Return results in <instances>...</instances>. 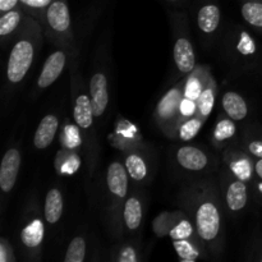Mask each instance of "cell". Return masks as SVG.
Returning <instances> with one entry per match:
<instances>
[{"instance_id":"cell-6","label":"cell","mask_w":262,"mask_h":262,"mask_svg":"<svg viewBox=\"0 0 262 262\" xmlns=\"http://www.w3.org/2000/svg\"><path fill=\"white\" fill-rule=\"evenodd\" d=\"M176 163L183 170L196 174H206L217 168L216 159L209 151L193 145H184L177 148Z\"/></svg>"},{"instance_id":"cell-1","label":"cell","mask_w":262,"mask_h":262,"mask_svg":"<svg viewBox=\"0 0 262 262\" xmlns=\"http://www.w3.org/2000/svg\"><path fill=\"white\" fill-rule=\"evenodd\" d=\"M179 205L191 217L197 237L207 255L219 258L224 251L225 233L220 186L210 176L184 184L179 194Z\"/></svg>"},{"instance_id":"cell-20","label":"cell","mask_w":262,"mask_h":262,"mask_svg":"<svg viewBox=\"0 0 262 262\" xmlns=\"http://www.w3.org/2000/svg\"><path fill=\"white\" fill-rule=\"evenodd\" d=\"M237 135V127H235V122L230 119L227 114L225 117L220 115L217 119L216 124H215L214 130H212V143L219 150H224L228 147V143L232 142L233 138Z\"/></svg>"},{"instance_id":"cell-2","label":"cell","mask_w":262,"mask_h":262,"mask_svg":"<svg viewBox=\"0 0 262 262\" xmlns=\"http://www.w3.org/2000/svg\"><path fill=\"white\" fill-rule=\"evenodd\" d=\"M43 27L30 15H26L22 27L13 40L7 61V82L10 87L22 83L40 51Z\"/></svg>"},{"instance_id":"cell-9","label":"cell","mask_w":262,"mask_h":262,"mask_svg":"<svg viewBox=\"0 0 262 262\" xmlns=\"http://www.w3.org/2000/svg\"><path fill=\"white\" fill-rule=\"evenodd\" d=\"M76 79L73 83L74 101H73V120L77 127L83 132H90L94 128V109H92V102L90 94H87L83 90H78Z\"/></svg>"},{"instance_id":"cell-25","label":"cell","mask_w":262,"mask_h":262,"mask_svg":"<svg viewBox=\"0 0 262 262\" xmlns=\"http://www.w3.org/2000/svg\"><path fill=\"white\" fill-rule=\"evenodd\" d=\"M204 123L205 120L197 114L188 118H184L181 122V124H179L178 129H177L176 138H179V140L184 141V142H188V141L193 140L197 136V133L200 132L202 125H204Z\"/></svg>"},{"instance_id":"cell-11","label":"cell","mask_w":262,"mask_h":262,"mask_svg":"<svg viewBox=\"0 0 262 262\" xmlns=\"http://www.w3.org/2000/svg\"><path fill=\"white\" fill-rule=\"evenodd\" d=\"M66 64L67 49L59 48L58 50L51 53L45 60V63H43L41 73L37 78V83H36L37 90L42 91V90L50 87L60 77V74L63 73Z\"/></svg>"},{"instance_id":"cell-7","label":"cell","mask_w":262,"mask_h":262,"mask_svg":"<svg viewBox=\"0 0 262 262\" xmlns=\"http://www.w3.org/2000/svg\"><path fill=\"white\" fill-rule=\"evenodd\" d=\"M45 225L37 214L32 212L22 224L19 230V242L28 260H40L42 252Z\"/></svg>"},{"instance_id":"cell-10","label":"cell","mask_w":262,"mask_h":262,"mask_svg":"<svg viewBox=\"0 0 262 262\" xmlns=\"http://www.w3.org/2000/svg\"><path fill=\"white\" fill-rule=\"evenodd\" d=\"M22 155L17 147H9L5 151L0 164V189L4 193H9L17 182L19 174Z\"/></svg>"},{"instance_id":"cell-16","label":"cell","mask_w":262,"mask_h":262,"mask_svg":"<svg viewBox=\"0 0 262 262\" xmlns=\"http://www.w3.org/2000/svg\"><path fill=\"white\" fill-rule=\"evenodd\" d=\"M143 217V204L137 193H132L125 199L122 210V219L124 228L129 233L140 229Z\"/></svg>"},{"instance_id":"cell-8","label":"cell","mask_w":262,"mask_h":262,"mask_svg":"<svg viewBox=\"0 0 262 262\" xmlns=\"http://www.w3.org/2000/svg\"><path fill=\"white\" fill-rule=\"evenodd\" d=\"M223 164L227 166L235 177L243 179L248 184H252L256 179L255 159L246 152L242 147L229 145L223 152Z\"/></svg>"},{"instance_id":"cell-12","label":"cell","mask_w":262,"mask_h":262,"mask_svg":"<svg viewBox=\"0 0 262 262\" xmlns=\"http://www.w3.org/2000/svg\"><path fill=\"white\" fill-rule=\"evenodd\" d=\"M89 94L91 97L92 109L96 119L105 114L109 105V86H107L106 74L101 71L95 72L90 78Z\"/></svg>"},{"instance_id":"cell-24","label":"cell","mask_w":262,"mask_h":262,"mask_svg":"<svg viewBox=\"0 0 262 262\" xmlns=\"http://www.w3.org/2000/svg\"><path fill=\"white\" fill-rule=\"evenodd\" d=\"M124 165L127 168L129 178L135 182L146 181L148 176V165L146 159L136 151H130L125 155Z\"/></svg>"},{"instance_id":"cell-31","label":"cell","mask_w":262,"mask_h":262,"mask_svg":"<svg viewBox=\"0 0 262 262\" xmlns=\"http://www.w3.org/2000/svg\"><path fill=\"white\" fill-rule=\"evenodd\" d=\"M115 260L119 262H136L138 261L137 251L135 250L130 246H125V247L120 248V251L118 252V256L115 257Z\"/></svg>"},{"instance_id":"cell-23","label":"cell","mask_w":262,"mask_h":262,"mask_svg":"<svg viewBox=\"0 0 262 262\" xmlns=\"http://www.w3.org/2000/svg\"><path fill=\"white\" fill-rule=\"evenodd\" d=\"M216 92H217V86H216V81L212 76L209 77L207 79L206 86L204 87L202 90L201 95L199 96L196 101V114L199 117H201L202 119L206 122L209 119L210 114H211L212 109H214V104H215V99H216Z\"/></svg>"},{"instance_id":"cell-19","label":"cell","mask_w":262,"mask_h":262,"mask_svg":"<svg viewBox=\"0 0 262 262\" xmlns=\"http://www.w3.org/2000/svg\"><path fill=\"white\" fill-rule=\"evenodd\" d=\"M222 107L234 122H242L248 115V104L245 97L235 91H227L222 97Z\"/></svg>"},{"instance_id":"cell-15","label":"cell","mask_w":262,"mask_h":262,"mask_svg":"<svg viewBox=\"0 0 262 262\" xmlns=\"http://www.w3.org/2000/svg\"><path fill=\"white\" fill-rule=\"evenodd\" d=\"M222 20L219 4L214 0H206L197 10L196 23L200 32L204 36H211L217 31Z\"/></svg>"},{"instance_id":"cell-21","label":"cell","mask_w":262,"mask_h":262,"mask_svg":"<svg viewBox=\"0 0 262 262\" xmlns=\"http://www.w3.org/2000/svg\"><path fill=\"white\" fill-rule=\"evenodd\" d=\"M64 199L63 193L59 188H50L46 193L45 204H43V217L50 225L56 224L63 216Z\"/></svg>"},{"instance_id":"cell-17","label":"cell","mask_w":262,"mask_h":262,"mask_svg":"<svg viewBox=\"0 0 262 262\" xmlns=\"http://www.w3.org/2000/svg\"><path fill=\"white\" fill-rule=\"evenodd\" d=\"M26 15L27 14L23 12L19 5L14 9L0 14V38H2L3 45H5L8 40H14L15 35L22 27Z\"/></svg>"},{"instance_id":"cell-27","label":"cell","mask_w":262,"mask_h":262,"mask_svg":"<svg viewBox=\"0 0 262 262\" xmlns=\"http://www.w3.org/2000/svg\"><path fill=\"white\" fill-rule=\"evenodd\" d=\"M53 0H19V7L27 15L37 20L41 26L43 25L46 10Z\"/></svg>"},{"instance_id":"cell-14","label":"cell","mask_w":262,"mask_h":262,"mask_svg":"<svg viewBox=\"0 0 262 262\" xmlns=\"http://www.w3.org/2000/svg\"><path fill=\"white\" fill-rule=\"evenodd\" d=\"M174 63L182 74H189L196 68V53L188 35L178 33L173 46Z\"/></svg>"},{"instance_id":"cell-18","label":"cell","mask_w":262,"mask_h":262,"mask_svg":"<svg viewBox=\"0 0 262 262\" xmlns=\"http://www.w3.org/2000/svg\"><path fill=\"white\" fill-rule=\"evenodd\" d=\"M59 128V118L54 114H48L38 123L33 135V146L37 150H45L53 143Z\"/></svg>"},{"instance_id":"cell-5","label":"cell","mask_w":262,"mask_h":262,"mask_svg":"<svg viewBox=\"0 0 262 262\" xmlns=\"http://www.w3.org/2000/svg\"><path fill=\"white\" fill-rule=\"evenodd\" d=\"M220 191L224 207L230 214L241 212L248 205L250 184L235 177L227 166H223L219 173Z\"/></svg>"},{"instance_id":"cell-34","label":"cell","mask_w":262,"mask_h":262,"mask_svg":"<svg viewBox=\"0 0 262 262\" xmlns=\"http://www.w3.org/2000/svg\"><path fill=\"white\" fill-rule=\"evenodd\" d=\"M252 186L255 187L256 192H257V193L262 197V179L258 178V177H256V179H255V181H253Z\"/></svg>"},{"instance_id":"cell-35","label":"cell","mask_w":262,"mask_h":262,"mask_svg":"<svg viewBox=\"0 0 262 262\" xmlns=\"http://www.w3.org/2000/svg\"><path fill=\"white\" fill-rule=\"evenodd\" d=\"M168 2H171V3H176V2H181V0H168Z\"/></svg>"},{"instance_id":"cell-33","label":"cell","mask_w":262,"mask_h":262,"mask_svg":"<svg viewBox=\"0 0 262 262\" xmlns=\"http://www.w3.org/2000/svg\"><path fill=\"white\" fill-rule=\"evenodd\" d=\"M255 173L262 179V159H255Z\"/></svg>"},{"instance_id":"cell-22","label":"cell","mask_w":262,"mask_h":262,"mask_svg":"<svg viewBox=\"0 0 262 262\" xmlns=\"http://www.w3.org/2000/svg\"><path fill=\"white\" fill-rule=\"evenodd\" d=\"M211 76L209 67H196L186 78L184 86V97L197 101L202 90L206 86L207 79Z\"/></svg>"},{"instance_id":"cell-36","label":"cell","mask_w":262,"mask_h":262,"mask_svg":"<svg viewBox=\"0 0 262 262\" xmlns=\"http://www.w3.org/2000/svg\"><path fill=\"white\" fill-rule=\"evenodd\" d=\"M258 261L262 262V256H260V257H258Z\"/></svg>"},{"instance_id":"cell-26","label":"cell","mask_w":262,"mask_h":262,"mask_svg":"<svg viewBox=\"0 0 262 262\" xmlns=\"http://www.w3.org/2000/svg\"><path fill=\"white\" fill-rule=\"evenodd\" d=\"M241 14L250 26L262 28V0H242Z\"/></svg>"},{"instance_id":"cell-3","label":"cell","mask_w":262,"mask_h":262,"mask_svg":"<svg viewBox=\"0 0 262 262\" xmlns=\"http://www.w3.org/2000/svg\"><path fill=\"white\" fill-rule=\"evenodd\" d=\"M43 35L55 48L71 49L73 43V28L68 0H53L43 19Z\"/></svg>"},{"instance_id":"cell-32","label":"cell","mask_w":262,"mask_h":262,"mask_svg":"<svg viewBox=\"0 0 262 262\" xmlns=\"http://www.w3.org/2000/svg\"><path fill=\"white\" fill-rule=\"evenodd\" d=\"M19 5V0H0V14L12 10Z\"/></svg>"},{"instance_id":"cell-30","label":"cell","mask_w":262,"mask_h":262,"mask_svg":"<svg viewBox=\"0 0 262 262\" xmlns=\"http://www.w3.org/2000/svg\"><path fill=\"white\" fill-rule=\"evenodd\" d=\"M17 257L14 256L12 246L5 238L0 239V262H14Z\"/></svg>"},{"instance_id":"cell-13","label":"cell","mask_w":262,"mask_h":262,"mask_svg":"<svg viewBox=\"0 0 262 262\" xmlns=\"http://www.w3.org/2000/svg\"><path fill=\"white\" fill-rule=\"evenodd\" d=\"M128 178L129 174L124 164L120 161L110 163L106 170V187L114 201H125L128 194Z\"/></svg>"},{"instance_id":"cell-29","label":"cell","mask_w":262,"mask_h":262,"mask_svg":"<svg viewBox=\"0 0 262 262\" xmlns=\"http://www.w3.org/2000/svg\"><path fill=\"white\" fill-rule=\"evenodd\" d=\"M239 145L253 159H262V136L250 133L245 136Z\"/></svg>"},{"instance_id":"cell-28","label":"cell","mask_w":262,"mask_h":262,"mask_svg":"<svg viewBox=\"0 0 262 262\" xmlns=\"http://www.w3.org/2000/svg\"><path fill=\"white\" fill-rule=\"evenodd\" d=\"M86 239L82 235H77L69 242L64 256V262H83L86 260Z\"/></svg>"},{"instance_id":"cell-4","label":"cell","mask_w":262,"mask_h":262,"mask_svg":"<svg viewBox=\"0 0 262 262\" xmlns=\"http://www.w3.org/2000/svg\"><path fill=\"white\" fill-rule=\"evenodd\" d=\"M186 78L171 87L159 101L155 110V120L168 137L176 138L177 129L182 122L181 106L184 99Z\"/></svg>"}]
</instances>
